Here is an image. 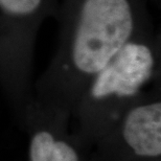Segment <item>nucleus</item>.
Here are the masks:
<instances>
[{"label":"nucleus","mask_w":161,"mask_h":161,"mask_svg":"<svg viewBox=\"0 0 161 161\" xmlns=\"http://www.w3.org/2000/svg\"><path fill=\"white\" fill-rule=\"evenodd\" d=\"M125 140L140 156L161 154V103L154 101L132 107L122 124Z\"/></svg>","instance_id":"20e7f679"},{"label":"nucleus","mask_w":161,"mask_h":161,"mask_svg":"<svg viewBox=\"0 0 161 161\" xmlns=\"http://www.w3.org/2000/svg\"><path fill=\"white\" fill-rule=\"evenodd\" d=\"M59 6V0H0V72L5 78L31 67L38 33Z\"/></svg>","instance_id":"f03ea898"},{"label":"nucleus","mask_w":161,"mask_h":161,"mask_svg":"<svg viewBox=\"0 0 161 161\" xmlns=\"http://www.w3.org/2000/svg\"><path fill=\"white\" fill-rule=\"evenodd\" d=\"M31 161H79L75 150L63 141H56L53 135L41 131L31 144Z\"/></svg>","instance_id":"39448f33"},{"label":"nucleus","mask_w":161,"mask_h":161,"mask_svg":"<svg viewBox=\"0 0 161 161\" xmlns=\"http://www.w3.org/2000/svg\"><path fill=\"white\" fill-rule=\"evenodd\" d=\"M160 44L158 33L125 44L91 80L88 92L90 98L104 102L137 95L155 72Z\"/></svg>","instance_id":"7ed1b4c3"},{"label":"nucleus","mask_w":161,"mask_h":161,"mask_svg":"<svg viewBox=\"0 0 161 161\" xmlns=\"http://www.w3.org/2000/svg\"><path fill=\"white\" fill-rule=\"evenodd\" d=\"M151 0H62L50 71L92 80L125 44L156 33Z\"/></svg>","instance_id":"f257e3e1"}]
</instances>
